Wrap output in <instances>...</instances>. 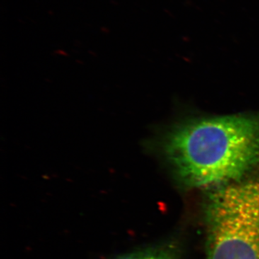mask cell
Masks as SVG:
<instances>
[{"label": "cell", "mask_w": 259, "mask_h": 259, "mask_svg": "<svg viewBox=\"0 0 259 259\" xmlns=\"http://www.w3.org/2000/svg\"><path fill=\"white\" fill-rule=\"evenodd\" d=\"M158 150L185 187L209 190L226 185L259 167V112L182 121L161 136Z\"/></svg>", "instance_id": "obj_1"}, {"label": "cell", "mask_w": 259, "mask_h": 259, "mask_svg": "<svg viewBox=\"0 0 259 259\" xmlns=\"http://www.w3.org/2000/svg\"><path fill=\"white\" fill-rule=\"evenodd\" d=\"M204 213L207 259H259V167L209 190Z\"/></svg>", "instance_id": "obj_2"}, {"label": "cell", "mask_w": 259, "mask_h": 259, "mask_svg": "<svg viewBox=\"0 0 259 259\" xmlns=\"http://www.w3.org/2000/svg\"><path fill=\"white\" fill-rule=\"evenodd\" d=\"M115 259H178L171 248H157L121 255Z\"/></svg>", "instance_id": "obj_3"}]
</instances>
